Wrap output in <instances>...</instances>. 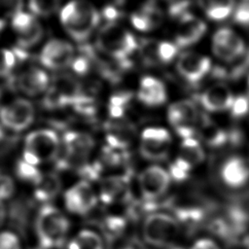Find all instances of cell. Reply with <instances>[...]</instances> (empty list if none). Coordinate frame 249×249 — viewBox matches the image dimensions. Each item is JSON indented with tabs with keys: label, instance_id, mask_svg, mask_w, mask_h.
I'll return each mask as SVG.
<instances>
[{
	"label": "cell",
	"instance_id": "cell-1",
	"mask_svg": "<svg viewBox=\"0 0 249 249\" xmlns=\"http://www.w3.org/2000/svg\"><path fill=\"white\" fill-rule=\"evenodd\" d=\"M58 16L62 28L76 42L89 39L100 21L99 12L89 0L68 1L61 7Z\"/></svg>",
	"mask_w": 249,
	"mask_h": 249
},
{
	"label": "cell",
	"instance_id": "cell-2",
	"mask_svg": "<svg viewBox=\"0 0 249 249\" xmlns=\"http://www.w3.org/2000/svg\"><path fill=\"white\" fill-rule=\"evenodd\" d=\"M36 232L42 249L60 247L69 230L68 219L56 207L46 203L36 217Z\"/></svg>",
	"mask_w": 249,
	"mask_h": 249
},
{
	"label": "cell",
	"instance_id": "cell-3",
	"mask_svg": "<svg viewBox=\"0 0 249 249\" xmlns=\"http://www.w3.org/2000/svg\"><path fill=\"white\" fill-rule=\"evenodd\" d=\"M95 43L100 52L117 60L126 59L137 47L133 34L113 21L99 28Z\"/></svg>",
	"mask_w": 249,
	"mask_h": 249
},
{
	"label": "cell",
	"instance_id": "cell-4",
	"mask_svg": "<svg viewBox=\"0 0 249 249\" xmlns=\"http://www.w3.org/2000/svg\"><path fill=\"white\" fill-rule=\"evenodd\" d=\"M181 233L179 221L166 213L154 212L149 214L142 226L144 240L156 247H170Z\"/></svg>",
	"mask_w": 249,
	"mask_h": 249
},
{
	"label": "cell",
	"instance_id": "cell-5",
	"mask_svg": "<svg viewBox=\"0 0 249 249\" xmlns=\"http://www.w3.org/2000/svg\"><path fill=\"white\" fill-rule=\"evenodd\" d=\"M167 118L176 133L183 139L195 137L196 132L209 123L196 105L190 100L172 103L168 108Z\"/></svg>",
	"mask_w": 249,
	"mask_h": 249
},
{
	"label": "cell",
	"instance_id": "cell-6",
	"mask_svg": "<svg viewBox=\"0 0 249 249\" xmlns=\"http://www.w3.org/2000/svg\"><path fill=\"white\" fill-rule=\"evenodd\" d=\"M84 96L77 80L62 75L51 82L50 88L46 91L45 105L50 109L76 105Z\"/></svg>",
	"mask_w": 249,
	"mask_h": 249
},
{
	"label": "cell",
	"instance_id": "cell-7",
	"mask_svg": "<svg viewBox=\"0 0 249 249\" xmlns=\"http://www.w3.org/2000/svg\"><path fill=\"white\" fill-rule=\"evenodd\" d=\"M61 144L55 131L42 128L28 133L24 139V151L34 156L40 163L55 160Z\"/></svg>",
	"mask_w": 249,
	"mask_h": 249
},
{
	"label": "cell",
	"instance_id": "cell-8",
	"mask_svg": "<svg viewBox=\"0 0 249 249\" xmlns=\"http://www.w3.org/2000/svg\"><path fill=\"white\" fill-rule=\"evenodd\" d=\"M39 59L41 64L49 70H63L73 63L75 48L73 44L64 39H51L41 49Z\"/></svg>",
	"mask_w": 249,
	"mask_h": 249
},
{
	"label": "cell",
	"instance_id": "cell-9",
	"mask_svg": "<svg viewBox=\"0 0 249 249\" xmlns=\"http://www.w3.org/2000/svg\"><path fill=\"white\" fill-rule=\"evenodd\" d=\"M171 135L163 127L151 126L141 133L139 152L141 156L150 160H163L169 153Z\"/></svg>",
	"mask_w": 249,
	"mask_h": 249
},
{
	"label": "cell",
	"instance_id": "cell-10",
	"mask_svg": "<svg viewBox=\"0 0 249 249\" xmlns=\"http://www.w3.org/2000/svg\"><path fill=\"white\" fill-rule=\"evenodd\" d=\"M35 109L26 98H16L0 109V123L13 131L26 129L34 121Z\"/></svg>",
	"mask_w": 249,
	"mask_h": 249
},
{
	"label": "cell",
	"instance_id": "cell-11",
	"mask_svg": "<svg viewBox=\"0 0 249 249\" xmlns=\"http://www.w3.org/2000/svg\"><path fill=\"white\" fill-rule=\"evenodd\" d=\"M11 26L18 45L22 49L36 46L42 39L44 30L37 17L30 12L21 11L11 18Z\"/></svg>",
	"mask_w": 249,
	"mask_h": 249
},
{
	"label": "cell",
	"instance_id": "cell-12",
	"mask_svg": "<svg viewBox=\"0 0 249 249\" xmlns=\"http://www.w3.org/2000/svg\"><path fill=\"white\" fill-rule=\"evenodd\" d=\"M211 46L214 54L226 62L234 61L245 53L243 39L234 30L228 27L220 28L214 33Z\"/></svg>",
	"mask_w": 249,
	"mask_h": 249
},
{
	"label": "cell",
	"instance_id": "cell-13",
	"mask_svg": "<svg viewBox=\"0 0 249 249\" xmlns=\"http://www.w3.org/2000/svg\"><path fill=\"white\" fill-rule=\"evenodd\" d=\"M171 178L164 168L152 165L144 169L138 177V185L141 195L146 200H158L170 186Z\"/></svg>",
	"mask_w": 249,
	"mask_h": 249
},
{
	"label": "cell",
	"instance_id": "cell-14",
	"mask_svg": "<svg viewBox=\"0 0 249 249\" xmlns=\"http://www.w3.org/2000/svg\"><path fill=\"white\" fill-rule=\"evenodd\" d=\"M64 202L71 213L84 215L96 205L97 197L89 181L83 180L65 192Z\"/></svg>",
	"mask_w": 249,
	"mask_h": 249
},
{
	"label": "cell",
	"instance_id": "cell-15",
	"mask_svg": "<svg viewBox=\"0 0 249 249\" xmlns=\"http://www.w3.org/2000/svg\"><path fill=\"white\" fill-rule=\"evenodd\" d=\"M176 68L180 76L189 83L199 82L210 70V59L196 52L181 53L176 62Z\"/></svg>",
	"mask_w": 249,
	"mask_h": 249
},
{
	"label": "cell",
	"instance_id": "cell-16",
	"mask_svg": "<svg viewBox=\"0 0 249 249\" xmlns=\"http://www.w3.org/2000/svg\"><path fill=\"white\" fill-rule=\"evenodd\" d=\"M221 181L230 189H240L249 181V160L232 156L224 160L220 167Z\"/></svg>",
	"mask_w": 249,
	"mask_h": 249
},
{
	"label": "cell",
	"instance_id": "cell-17",
	"mask_svg": "<svg viewBox=\"0 0 249 249\" xmlns=\"http://www.w3.org/2000/svg\"><path fill=\"white\" fill-rule=\"evenodd\" d=\"M51 85V79L46 70L32 66L21 71L16 79L17 89L28 96H36L46 92Z\"/></svg>",
	"mask_w": 249,
	"mask_h": 249
},
{
	"label": "cell",
	"instance_id": "cell-18",
	"mask_svg": "<svg viewBox=\"0 0 249 249\" xmlns=\"http://www.w3.org/2000/svg\"><path fill=\"white\" fill-rule=\"evenodd\" d=\"M206 31V24L193 15L181 18L175 33V42L178 47L185 48L198 42Z\"/></svg>",
	"mask_w": 249,
	"mask_h": 249
},
{
	"label": "cell",
	"instance_id": "cell-19",
	"mask_svg": "<svg viewBox=\"0 0 249 249\" xmlns=\"http://www.w3.org/2000/svg\"><path fill=\"white\" fill-rule=\"evenodd\" d=\"M234 96L224 84H215L207 88L199 96L201 106L209 112H222L231 108Z\"/></svg>",
	"mask_w": 249,
	"mask_h": 249
},
{
	"label": "cell",
	"instance_id": "cell-20",
	"mask_svg": "<svg viewBox=\"0 0 249 249\" xmlns=\"http://www.w3.org/2000/svg\"><path fill=\"white\" fill-rule=\"evenodd\" d=\"M137 97L147 106H160L166 101V89L160 80L152 76H145L140 80Z\"/></svg>",
	"mask_w": 249,
	"mask_h": 249
},
{
	"label": "cell",
	"instance_id": "cell-21",
	"mask_svg": "<svg viewBox=\"0 0 249 249\" xmlns=\"http://www.w3.org/2000/svg\"><path fill=\"white\" fill-rule=\"evenodd\" d=\"M130 179V172L123 175L106 177L101 181L99 188V198L104 204H111L121 196H127V185Z\"/></svg>",
	"mask_w": 249,
	"mask_h": 249
},
{
	"label": "cell",
	"instance_id": "cell-22",
	"mask_svg": "<svg viewBox=\"0 0 249 249\" xmlns=\"http://www.w3.org/2000/svg\"><path fill=\"white\" fill-rule=\"evenodd\" d=\"M134 135V125L128 122H115L107 125L106 141L111 148L125 151Z\"/></svg>",
	"mask_w": 249,
	"mask_h": 249
},
{
	"label": "cell",
	"instance_id": "cell-23",
	"mask_svg": "<svg viewBox=\"0 0 249 249\" xmlns=\"http://www.w3.org/2000/svg\"><path fill=\"white\" fill-rule=\"evenodd\" d=\"M162 18L160 11L152 4H148L142 10L130 17L131 24L140 31H149L160 24Z\"/></svg>",
	"mask_w": 249,
	"mask_h": 249
},
{
	"label": "cell",
	"instance_id": "cell-24",
	"mask_svg": "<svg viewBox=\"0 0 249 249\" xmlns=\"http://www.w3.org/2000/svg\"><path fill=\"white\" fill-rule=\"evenodd\" d=\"M61 182L58 176L54 173H48L42 175L41 179L35 185L34 197L40 201L46 202L52 200L59 193Z\"/></svg>",
	"mask_w": 249,
	"mask_h": 249
},
{
	"label": "cell",
	"instance_id": "cell-25",
	"mask_svg": "<svg viewBox=\"0 0 249 249\" xmlns=\"http://www.w3.org/2000/svg\"><path fill=\"white\" fill-rule=\"evenodd\" d=\"M199 5L206 16L216 21L226 19L234 10V0H199Z\"/></svg>",
	"mask_w": 249,
	"mask_h": 249
},
{
	"label": "cell",
	"instance_id": "cell-26",
	"mask_svg": "<svg viewBox=\"0 0 249 249\" xmlns=\"http://www.w3.org/2000/svg\"><path fill=\"white\" fill-rule=\"evenodd\" d=\"M67 249H104V243L95 231L83 230L68 243Z\"/></svg>",
	"mask_w": 249,
	"mask_h": 249
},
{
	"label": "cell",
	"instance_id": "cell-27",
	"mask_svg": "<svg viewBox=\"0 0 249 249\" xmlns=\"http://www.w3.org/2000/svg\"><path fill=\"white\" fill-rule=\"evenodd\" d=\"M180 157L188 160L193 166L201 163L205 159V153L201 144L195 138H185L181 142Z\"/></svg>",
	"mask_w": 249,
	"mask_h": 249
},
{
	"label": "cell",
	"instance_id": "cell-28",
	"mask_svg": "<svg viewBox=\"0 0 249 249\" xmlns=\"http://www.w3.org/2000/svg\"><path fill=\"white\" fill-rule=\"evenodd\" d=\"M28 12L37 18H50L61 9V0H28Z\"/></svg>",
	"mask_w": 249,
	"mask_h": 249
},
{
	"label": "cell",
	"instance_id": "cell-29",
	"mask_svg": "<svg viewBox=\"0 0 249 249\" xmlns=\"http://www.w3.org/2000/svg\"><path fill=\"white\" fill-rule=\"evenodd\" d=\"M132 95L130 93H118L110 98L108 111L109 115L114 120H121L124 117L128 108Z\"/></svg>",
	"mask_w": 249,
	"mask_h": 249
},
{
	"label": "cell",
	"instance_id": "cell-30",
	"mask_svg": "<svg viewBox=\"0 0 249 249\" xmlns=\"http://www.w3.org/2000/svg\"><path fill=\"white\" fill-rule=\"evenodd\" d=\"M194 166L184 158L178 156L169 165L168 173L170 178L176 182H183L189 178L190 172Z\"/></svg>",
	"mask_w": 249,
	"mask_h": 249
},
{
	"label": "cell",
	"instance_id": "cell-31",
	"mask_svg": "<svg viewBox=\"0 0 249 249\" xmlns=\"http://www.w3.org/2000/svg\"><path fill=\"white\" fill-rule=\"evenodd\" d=\"M16 173L20 180L33 183L34 185L37 184L43 175L37 166L26 162L23 159L18 160L16 164Z\"/></svg>",
	"mask_w": 249,
	"mask_h": 249
},
{
	"label": "cell",
	"instance_id": "cell-32",
	"mask_svg": "<svg viewBox=\"0 0 249 249\" xmlns=\"http://www.w3.org/2000/svg\"><path fill=\"white\" fill-rule=\"evenodd\" d=\"M17 61L18 56L13 50L0 48V78L8 77L15 69Z\"/></svg>",
	"mask_w": 249,
	"mask_h": 249
},
{
	"label": "cell",
	"instance_id": "cell-33",
	"mask_svg": "<svg viewBox=\"0 0 249 249\" xmlns=\"http://www.w3.org/2000/svg\"><path fill=\"white\" fill-rule=\"evenodd\" d=\"M126 220L119 216H110L104 220L103 229L107 237L113 239L120 235L125 229Z\"/></svg>",
	"mask_w": 249,
	"mask_h": 249
},
{
	"label": "cell",
	"instance_id": "cell-34",
	"mask_svg": "<svg viewBox=\"0 0 249 249\" xmlns=\"http://www.w3.org/2000/svg\"><path fill=\"white\" fill-rule=\"evenodd\" d=\"M178 52V46L176 44L167 42V41H160L157 44V55L159 62L161 63H168L170 62Z\"/></svg>",
	"mask_w": 249,
	"mask_h": 249
},
{
	"label": "cell",
	"instance_id": "cell-35",
	"mask_svg": "<svg viewBox=\"0 0 249 249\" xmlns=\"http://www.w3.org/2000/svg\"><path fill=\"white\" fill-rule=\"evenodd\" d=\"M23 11V0H0V17L12 18Z\"/></svg>",
	"mask_w": 249,
	"mask_h": 249
},
{
	"label": "cell",
	"instance_id": "cell-36",
	"mask_svg": "<svg viewBox=\"0 0 249 249\" xmlns=\"http://www.w3.org/2000/svg\"><path fill=\"white\" fill-rule=\"evenodd\" d=\"M230 110L231 116L235 119L244 117L249 112V97L244 95H238L234 97Z\"/></svg>",
	"mask_w": 249,
	"mask_h": 249
},
{
	"label": "cell",
	"instance_id": "cell-37",
	"mask_svg": "<svg viewBox=\"0 0 249 249\" xmlns=\"http://www.w3.org/2000/svg\"><path fill=\"white\" fill-rule=\"evenodd\" d=\"M157 41L154 40H146L143 42L141 47V53L144 60L149 63H158V55H157Z\"/></svg>",
	"mask_w": 249,
	"mask_h": 249
},
{
	"label": "cell",
	"instance_id": "cell-38",
	"mask_svg": "<svg viewBox=\"0 0 249 249\" xmlns=\"http://www.w3.org/2000/svg\"><path fill=\"white\" fill-rule=\"evenodd\" d=\"M233 19L240 25H249V0L242 1L236 8H234Z\"/></svg>",
	"mask_w": 249,
	"mask_h": 249
},
{
	"label": "cell",
	"instance_id": "cell-39",
	"mask_svg": "<svg viewBox=\"0 0 249 249\" xmlns=\"http://www.w3.org/2000/svg\"><path fill=\"white\" fill-rule=\"evenodd\" d=\"M0 249H20L18 237L10 231L0 233Z\"/></svg>",
	"mask_w": 249,
	"mask_h": 249
},
{
	"label": "cell",
	"instance_id": "cell-40",
	"mask_svg": "<svg viewBox=\"0 0 249 249\" xmlns=\"http://www.w3.org/2000/svg\"><path fill=\"white\" fill-rule=\"evenodd\" d=\"M14 193V183L8 176H0V200L9 198Z\"/></svg>",
	"mask_w": 249,
	"mask_h": 249
},
{
	"label": "cell",
	"instance_id": "cell-41",
	"mask_svg": "<svg viewBox=\"0 0 249 249\" xmlns=\"http://www.w3.org/2000/svg\"><path fill=\"white\" fill-rule=\"evenodd\" d=\"M191 249H221L220 246L212 239L201 238L196 240Z\"/></svg>",
	"mask_w": 249,
	"mask_h": 249
},
{
	"label": "cell",
	"instance_id": "cell-42",
	"mask_svg": "<svg viewBox=\"0 0 249 249\" xmlns=\"http://www.w3.org/2000/svg\"><path fill=\"white\" fill-rule=\"evenodd\" d=\"M6 218V209L4 204L2 203V200H0V227L3 225Z\"/></svg>",
	"mask_w": 249,
	"mask_h": 249
},
{
	"label": "cell",
	"instance_id": "cell-43",
	"mask_svg": "<svg viewBox=\"0 0 249 249\" xmlns=\"http://www.w3.org/2000/svg\"><path fill=\"white\" fill-rule=\"evenodd\" d=\"M5 25H6V22H5L4 18L0 17V34H1V33H2V31L4 30V28H5Z\"/></svg>",
	"mask_w": 249,
	"mask_h": 249
},
{
	"label": "cell",
	"instance_id": "cell-44",
	"mask_svg": "<svg viewBox=\"0 0 249 249\" xmlns=\"http://www.w3.org/2000/svg\"><path fill=\"white\" fill-rule=\"evenodd\" d=\"M3 137H4V131H3V129H2V127H1V125H0V142L2 141Z\"/></svg>",
	"mask_w": 249,
	"mask_h": 249
},
{
	"label": "cell",
	"instance_id": "cell-45",
	"mask_svg": "<svg viewBox=\"0 0 249 249\" xmlns=\"http://www.w3.org/2000/svg\"><path fill=\"white\" fill-rule=\"evenodd\" d=\"M247 93H248V97H249V77L247 80Z\"/></svg>",
	"mask_w": 249,
	"mask_h": 249
},
{
	"label": "cell",
	"instance_id": "cell-46",
	"mask_svg": "<svg viewBox=\"0 0 249 249\" xmlns=\"http://www.w3.org/2000/svg\"><path fill=\"white\" fill-rule=\"evenodd\" d=\"M172 249H183V248H178V247H176V248H172Z\"/></svg>",
	"mask_w": 249,
	"mask_h": 249
}]
</instances>
